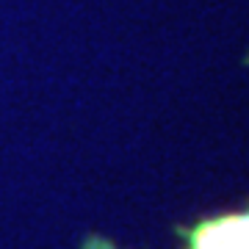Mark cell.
<instances>
[{
	"label": "cell",
	"mask_w": 249,
	"mask_h": 249,
	"mask_svg": "<svg viewBox=\"0 0 249 249\" xmlns=\"http://www.w3.org/2000/svg\"><path fill=\"white\" fill-rule=\"evenodd\" d=\"M196 249H249V219L216 224L196 241Z\"/></svg>",
	"instance_id": "obj_1"
}]
</instances>
